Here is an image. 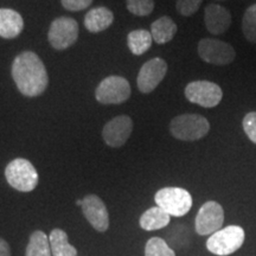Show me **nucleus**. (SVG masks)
I'll use <instances>...</instances> for the list:
<instances>
[{
	"label": "nucleus",
	"mask_w": 256,
	"mask_h": 256,
	"mask_svg": "<svg viewBox=\"0 0 256 256\" xmlns=\"http://www.w3.org/2000/svg\"><path fill=\"white\" fill-rule=\"evenodd\" d=\"M12 78L19 92L28 98L43 94L49 83L44 63L32 51H24L16 57L12 63Z\"/></svg>",
	"instance_id": "nucleus-1"
},
{
	"label": "nucleus",
	"mask_w": 256,
	"mask_h": 256,
	"mask_svg": "<svg viewBox=\"0 0 256 256\" xmlns=\"http://www.w3.org/2000/svg\"><path fill=\"white\" fill-rule=\"evenodd\" d=\"M210 124L200 114H182L172 119L170 132L176 139L196 142L209 133Z\"/></svg>",
	"instance_id": "nucleus-2"
},
{
	"label": "nucleus",
	"mask_w": 256,
	"mask_h": 256,
	"mask_svg": "<svg viewBox=\"0 0 256 256\" xmlns=\"http://www.w3.org/2000/svg\"><path fill=\"white\" fill-rule=\"evenodd\" d=\"M246 232L240 226H228L214 232L206 241V249L214 255L228 256L242 247Z\"/></svg>",
	"instance_id": "nucleus-3"
},
{
	"label": "nucleus",
	"mask_w": 256,
	"mask_h": 256,
	"mask_svg": "<svg viewBox=\"0 0 256 256\" xmlns=\"http://www.w3.org/2000/svg\"><path fill=\"white\" fill-rule=\"evenodd\" d=\"M156 206L162 208L170 216L183 217L192 208L190 192L183 188H160L154 196Z\"/></svg>",
	"instance_id": "nucleus-4"
},
{
	"label": "nucleus",
	"mask_w": 256,
	"mask_h": 256,
	"mask_svg": "<svg viewBox=\"0 0 256 256\" xmlns=\"http://www.w3.org/2000/svg\"><path fill=\"white\" fill-rule=\"evenodd\" d=\"M5 177L12 188L20 192H30L38 185V174L34 166L23 158L12 160L5 168Z\"/></svg>",
	"instance_id": "nucleus-5"
},
{
	"label": "nucleus",
	"mask_w": 256,
	"mask_h": 256,
	"mask_svg": "<svg viewBox=\"0 0 256 256\" xmlns=\"http://www.w3.org/2000/svg\"><path fill=\"white\" fill-rule=\"evenodd\" d=\"M197 51L204 62L214 66H228L236 58V51L232 44L215 38L200 40Z\"/></svg>",
	"instance_id": "nucleus-6"
},
{
	"label": "nucleus",
	"mask_w": 256,
	"mask_h": 256,
	"mask_svg": "<svg viewBox=\"0 0 256 256\" xmlns=\"http://www.w3.org/2000/svg\"><path fill=\"white\" fill-rule=\"evenodd\" d=\"M130 96V86L121 76H108L100 82L95 90V98L102 104H119Z\"/></svg>",
	"instance_id": "nucleus-7"
},
{
	"label": "nucleus",
	"mask_w": 256,
	"mask_h": 256,
	"mask_svg": "<svg viewBox=\"0 0 256 256\" xmlns=\"http://www.w3.org/2000/svg\"><path fill=\"white\" fill-rule=\"evenodd\" d=\"M185 98L191 104L204 108H214L222 101L223 92L218 84L210 81H194L185 88Z\"/></svg>",
	"instance_id": "nucleus-8"
},
{
	"label": "nucleus",
	"mask_w": 256,
	"mask_h": 256,
	"mask_svg": "<svg viewBox=\"0 0 256 256\" xmlns=\"http://www.w3.org/2000/svg\"><path fill=\"white\" fill-rule=\"evenodd\" d=\"M78 37V24L75 19L69 17L57 18L50 25L48 40L51 46L56 50L68 49Z\"/></svg>",
	"instance_id": "nucleus-9"
},
{
	"label": "nucleus",
	"mask_w": 256,
	"mask_h": 256,
	"mask_svg": "<svg viewBox=\"0 0 256 256\" xmlns=\"http://www.w3.org/2000/svg\"><path fill=\"white\" fill-rule=\"evenodd\" d=\"M224 223V210L220 203L209 200L204 203L198 211L194 229L200 236H209L222 229Z\"/></svg>",
	"instance_id": "nucleus-10"
},
{
	"label": "nucleus",
	"mask_w": 256,
	"mask_h": 256,
	"mask_svg": "<svg viewBox=\"0 0 256 256\" xmlns=\"http://www.w3.org/2000/svg\"><path fill=\"white\" fill-rule=\"evenodd\" d=\"M166 72H168V63L164 60L159 57L150 60L142 66L138 75L136 83L139 90L144 94L152 92L164 80Z\"/></svg>",
	"instance_id": "nucleus-11"
},
{
	"label": "nucleus",
	"mask_w": 256,
	"mask_h": 256,
	"mask_svg": "<svg viewBox=\"0 0 256 256\" xmlns=\"http://www.w3.org/2000/svg\"><path fill=\"white\" fill-rule=\"evenodd\" d=\"M133 130V121L127 115L114 118L104 124L102 130L104 142L110 147H121L130 139Z\"/></svg>",
	"instance_id": "nucleus-12"
},
{
	"label": "nucleus",
	"mask_w": 256,
	"mask_h": 256,
	"mask_svg": "<svg viewBox=\"0 0 256 256\" xmlns=\"http://www.w3.org/2000/svg\"><path fill=\"white\" fill-rule=\"evenodd\" d=\"M82 211L95 230L104 232L110 226V214L100 197L88 194L82 200Z\"/></svg>",
	"instance_id": "nucleus-13"
},
{
	"label": "nucleus",
	"mask_w": 256,
	"mask_h": 256,
	"mask_svg": "<svg viewBox=\"0 0 256 256\" xmlns=\"http://www.w3.org/2000/svg\"><path fill=\"white\" fill-rule=\"evenodd\" d=\"M204 23L210 34H223L232 25V14L223 6L210 4L204 10Z\"/></svg>",
	"instance_id": "nucleus-14"
},
{
	"label": "nucleus",
	"mask_w": 256,
	"mask_h": 256,
	"mask_svg": "<svg viewBox=\"0 0 256 256\" xmlns=\"http://www.w3.org/2000/svg\"><path fill=\"white\" fill-rule=\"evenodd\" d=\"M24 28V20L17 11L0 8V37L6 40L18 37Z\"/></svg>",
	"instance_id": "nucleus-15"
},
{
	"label": "nucleus",
	"mask_w": 256,
	"mask_h": 256,
	"mask_svg": "<svg viewBox=\"0 0 256 256\" xmlns=\"http://www.w3.org/2000/svg\"><path fill=\"white\" fill-rule=\"evenodd\" d=\"M114 16L113 12L107 8L100 6V8H92L90 11L86 14L84 26L89 32L98 34V32L104 31L113 23Z\"/></svg>",
	"instance_id": "nucleus-16"
},
{
	"label": "nucleus",
	"mask_w": 256,
	"mask_h": 256,
	"mask_svg": "<svg viewBox=\"0 0 256 256\" xmlns=\"http://www.w3.org/2000/svg\"><path fill=\"white\" fill-rule=\"evenodd\" d=\"M171 216L162 208L153 206L151 209L146 210L140 217V226L147 232H153V230H159L168 226Z\"/></svg>",
	"instance_id": "nucleus-17"
},
{
	"label": "nucleus",
	"mask_w": 256,
	"mask_h": 256,
	"mask_svg": "<svg viewBox=\"0 0 256 256\" xmlns=\"http://www.w3.org/2000/svg\"><path fill=\"white\" fill-rule=\"evenodd\" d=\"M177 24L168 16L156 19L151 25V34L153 40L158 44H166L174 40L177 34Z\"/></svg>",
	"instance_id": "nucleus-18"
},
{
	"label": "nucleus",
	"mask_w": 256,
	"mask_h": 256,
	"mask_svg": "<svg viewBox=\"0 0 256 256\" xmlns=\"http://www.w3.org/2000/svg\"><path fill=\"white\" fill-rule=\"evenodd\" d=\"M52 256H76L78 250L68 241V235L62 229H54L49 236Z\"/></svg>",
	"instance_id": "nucleus-19"
},
{
	"label": "nucleus",
	"mask_w": 256,
	"mask_h": 256,
	"mask_svg": "<svg viewBox=\"0 0 256 256\" xmlns=\"http://www.w3.org/2000/svg\"><path fill=\"white\" fill-rule=\"evenodd\" d=\"M152 34L147 30H134L127 36V44L132 54L136 56L142 55L152 46Z\"/></svg>",
	"instance_id": "nucleus-20"
},
{
	"label": "nucleus",
	"mask_w": 256,
	"mask_h": 256,
	"mask_svg": "<svg viewBox=\"0 0 256 256\" xmlns=\"http://www.w3.org/2000/svg\"><path fill=\"white\" fill-rule=\"evenodd\" d=\"M25 256H52L51 254L49 236L43 232H34L30 236V241L25 252Z\"/></svg>",
	"instance_id": "nucleus-21"
},
{
	"label": "nucleus",
	"mask_w": 256,
	"mask_h": 256,
	"mask_svg": "<svg viewBox=\"0 0 256 256\" xmlns=\"http://www.w3.org/2000/svg\"><path fill=\"white\" fill-rule=\"evenodd\" d=\"M242 32L249 43L256 44V4L249 6L242 19Z\"/></svg>",
	"instance_id": "nucleus-22"
},
{
	"label": "nucleus",
	"mask_w": 256,
	"mask_h": 256,
	"mask_svg": "<svg viewBox=\"0 0 256 256\" xmlns=\"http://www.w3.org/2000/svg\"><path fill=\"white\" fill-rule=\"evenodd\" d=\"M145 256H176L174 249L160 238H152L146 243Z\"/></svg>",
	"instance_id": "nucleus-23"
},
{
	"label": "nucleus",
	"mask_w": 256,
	"mask_h": 256,
	"mask_svg": "<svg viewBox=\"0 0 256 256\" xmlns=\"http://www.w3.org/2000/svg\"><path fill=\"white\" fill-rule=\"evenodd\" d=\"M126 5L130 14L140 16V17L151 14L153 8H154L153 0H127Z\"/></svg>",
	"instance_id": "nucleus-24"
},
{
	"label": "nucleus",
	"mask_w": 256,
	"mask_h": 256,
	"mask_svg": "<svg viewBox=\"0 0 256 256\" xmlns=\"http://www.w3.org/2000/svg\"><path fill=\"white\" fill-rule=\"evenodd\" d=\"M202 2L203 0H177L176 8H177V11L182 16L190 17V16L196 14L198 11Z\"/></svg>",
	"instance_id": "nucleus-25"
},
{
	"label": "nucleus",
	"mask_w": 256,
	"mask_h": 256,
	"mask_svg": "<svg viewBox=\"0 0 256 256\" xmlns=\"http://www.w3.org/2000/svg\"><path fill=\"white\" fill-rule=\"evenodd\" d=\"M242 126L249 140L256 145V112H250L246 115L242 121Z\"/></svg>",
	"instance_id": "nucleus-26"
},
{
	"label": "nucleus",
	"mask_w": 256,
	"mask_h": 256,
	"mask_svg": "<svg viewBox=\"0 0 256 256\" xmlns=\"http://www.w3.org/2000/svg\"><path fill=\"white\" fill-rule=\"evenodd\" d=\"M63 8L68 11H82L92 5V0H60Z\"/></svg>",
	"instance_id": "nucleus-27"
},
{
	"label": "nucleus",
	"mask_w": 256,
	"mask_h": 256,
	"mask_svg": "<svg viewBox=\"0 0 256 256\" xmlns=\"http://www.w3.org/2000/svg\"><path fill=\"white\" fill-rule=\"evenodd\" d=\"M0 256H11V248L5 240L0 238Z\"/></svg>",
	"instance_id": "nucleus-28"
},
{
	"label": "nucleus",
	"mask_w": 256,
	"mask_h": 256,
	"mask_svg": "<svg viewBox=\"0 0 256 256\" xmlns=\"http://www.w3.org/2000/svg\"><path fill=\"white\" fill-rule=\"evenodd\" d=\"M82 200H76V204H78V206H82Z\"/></svg>",
	"instance_id": "nucleus-29"
}]
</instances>
